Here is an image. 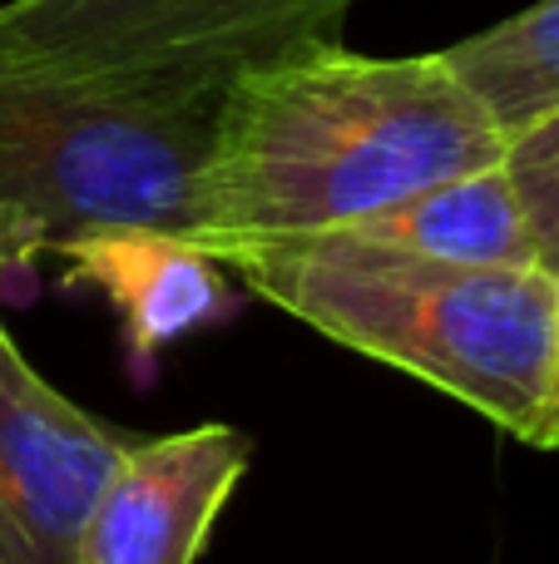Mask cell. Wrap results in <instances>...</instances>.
Returning <instances> with one entry per match:
<instances>
[{
	"instance_id": "cell-7",
	"label": "cell",
	"mask_w": 559,
	"mask_h": 564,
	"mask_svg": "<svg viewBox=\"0 0 559 564\" xmlns=\"http://www.w3.org/2000/svg\"><path fill=\"white\" fill-rule=\"evenodd\" d=\"M50 253L65 263V282H85L114 307L134 377H149V367L174 341L218 327L238 312L228 268L208 258L188 234L144 224L85 228Z\"/></svg>"
},
{
	"instance_id": "cell-12",
	"label": "cell",
	"mask_w": 559,
	"mask_h": 564,
	"mask_svg": "<svg viewBox=\"0 0 559 564\" xmlns=\"http://www.w3.org/2000/svg\"><path fill=\"white\" fill-rule=\"evenodd\" d=\"M545 451H559V322H555V387H550V421H545Z\"/></svg>"
},
{
	"instance_id": "cell-9",
	"label": "cell",
	"mask_w": 559,
	"mask_h": 564,
	"mask_svg": "<svg viewBox=\"0 0 559 564\" xmlns=\"http://www.w3.org/2000/svg\"><path fill=\"white\" fill-rule=\"evenodd\" d=\"M461 85L491 109L501 134L559 109V0H535L511 20L441 50Z\"/></svg>"
},
{
	"instance_id": "cell-10",
	"label": "cell",
	"mask_w": 559,
	"mask_h": 564,
	"mask_svg": "<svg viewBox=\"0 0 559 564\" xmlns=\"http://www.w3.org/2000/svg\"><path fill=\"white\" fill-rule=\"evenodd\" d=\"M501 169L515 188L525 228H530L535 268L559 278V109L505 134Z\"/></svg>"
},
{
	"instance_id": "cell-11",
	"label": "cell",
	"mask_w": 559,
	"mask_h": 564,
	"mask_svg": "<svg viewBox=\"0 0 559 564\" xmlns=\"http://www.w3.org/2000/svg\"><path fill=\"white\" fill-rule=\"evenodd\" d=\"M30 263H35V258L25 253V243H20V238L10 234V224L0 218V278L15 273V268H30ZM0 332H6V322H0Z\"/></svg>"
},
{
	"instance_id": "cell-4",
	"label": "cell",
	"mask_w": 559,
	"mask_h": 564,
	"mask_svg": "<svg viewBox=\"0 0 559 564\" xmlns=\"http://www.w3.org/2000/svg\"><path fill=\"white\" fill-rule=\"evenodd\" d=\"M357 0H6L0 69L109 95L223 99L238 75L337 40Z\"/></svg>"
},
{
	"instance_id": "cell-8",
	"label": "cell",
	"mask_w": 559,
	"mask_h": 564,
	"mask_svg": "<svg viewBox=\"0 0 559 564\" xmlns=\"http://www.w3.org/2000/svg\"><path fill=\"white\" fill-rule=\"evenodd\" d=\"M327 234H347L376 248H396V253L436 258V263H471V268L535 263L530 228H525V214L515 204V188L501 164L431 184L347 228H327Z\"/></svg>"
},
{
	"instance_id": "cell-3",
	"label": "cell",
	"mask_w": 559,
	"mask_h": 564,
	"mask_svg": "<svg viewBox=\"0 0 559 564\" xmlns=\"http://www.w3.org/2000/svg\"><path fill=\"white\" fill-rule=\"evenodd\" d=\"M218 99L109 95L0 69V218L30 258L85 228H194Z\"/></svg>"
},
{
	"instance_id": "cell-6",
	"label": "cell",
	"mask_w": 559,
	"mask_h": 564,
	"mask_svg": "<svg viewBox=\"0 0 559 564\" xmlns=\"http://www.w3.org/2000/svg\"><path fill=\"white\" fill-rule=\"evenodd\" d=\"M248 460L253 441L223 421L139 436L89 510L79 564H198Z\"/></svg>"
},
{
	"instance_id": "cell-1",
	"label": "cell",
	"mask_w": 559,
	"mask_h": 564,
	"mask_svg": "<svg viewBox=\"0 0 559 564\" xmlns=\"http://www.w3.org/2000/svg\"><path fill=\"white\" fill-rule=\"evenodd\" d=\"M501 159V124L446 55L317 40L223 89L188 238L327 234Z\"/></svg>"
},
{
	"instance_id": "cell-2",
	"label": "cell",
	"mask_w": 559,
	"mask_h": 564,
	"mask_svg": "<svg viewBox=\"0 0 559 564\" xmlns=\"http://www.w3.org/2000/svg\"><path fill=\"white\" fill-rule=\"evenodd\" d=\"M243 292L337 347L406 371L545 451L559 278L396 253L347 234L194 238Z\"/></svg>"
},
{
	"instance_id": "cell-5",
	"label": "cell",
	"mask_w": 559,
	"mask_h": 564,
	"mask_svg": "<svg viewBox=\"0 0 559 564\" xmlns=\"http://www.w3.org/2000/svg\"><path fill=\"white\" fill-rule=\"evenodd\" d=\"M134 441L50 387L0 332V564H79L89 510Z\"/></svg>"
}]
</instances>
